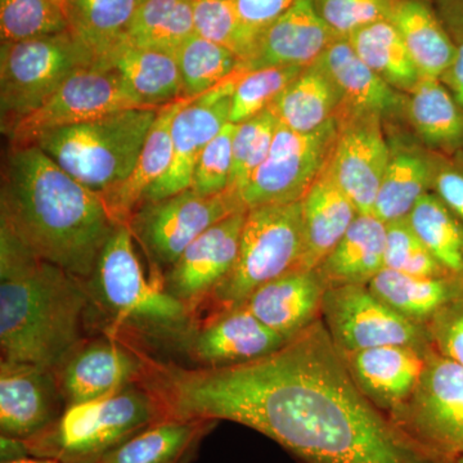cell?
<instances>
[{"mask_svg":"<svg viewBox=\"0 0 463 463\" xmlns=\"http://www.w3.org/2000/svg\"><path fill=\"white\" fill-rule=\"evenodd\" d=\"M395 0H316L317 11L340 38L389 20Z\"/></svg>","mask_w":463,"mask_h":463,"instance_id":"f6af8a7d","label":"cell"},{"mask_svg":"<svg viewBox=\"0 0 463 463\" xmlns=\"http://www.w3.org/2000/svg\"><path fill=\"white\" fill-rule=\"evenodd\" d=\"M85 279L33 255L0 228L2 361L57 371L84 341Z\"/></svg>","mask_w":463,"mask_h":463,"instance_id":"3957f363","label":"cell"},{"mask_svg":"<svg viewBox=\"0 0 463 463\" xmlns=\"http://www.w3.org/2000/svg\"><path fill=\"white\" fill-rule=\"evenodd\" d=\"M321 319L341 352L403 345L429 349L425 326L399 315L368 286L346 285L326 289Z\"/></svg>","mask_w":463,"mask_h":463,"instance_id":"4fadbf2b","label":"cell"},{"mask_svg":"<svg viewBox=\"0 0 463 463\" xmlns=\"http://www.w3.org/2000/svg\"><path fill=\"white\" fill-rule=\"evenodd\" d=\"M423 449L446 461L463 458V367L434 347L413 394L388 414Z\"/></svg>","mask_w":463,"mask_h":463,"instance_id":"9c48e42d","label":"cell"},{"mask_svg":"<svg viewBox=\"0 0 463 463\" xmlns=\"http://www.w3.org/2000/svg\"><path fill=\"white\" fill-rule=\"evenodd\" d=\"M408 222L447 273L463 281L462 222L432 192L416 203Z\"/></svg>","mask_w":463,"mask_h":463,"instance_id":"8d00e7d4","label":"cell"},{"mask_svg":"<svg viewBox=\"0 0 463 463\" xmlns=\"http://www.w3.org/2000/svg\"><path fill=\"white\" fill-rule=\"evenodd\" d=\"M148 356L127 345L120 337L83 341L56 371L67 405L87 403L142 383Z\"/></svg>","mask_w":463,"mask_h":463,"instance_id":"2e32d148","label":"cell"},{"mask_svg":"<svg viewBox=\"0 0 463 463\" xmlns=\"http://www.w3.org/2000/svg\"><path fill=\"white\" fill-rule=\"evenodd\" d=\"M116 225L99 194L75 181L38 146L8 147L0 228L33 255L87 281Z\"/></svg>","mask_w":463,"mask_h":463,"instance_id":"7a4b0ae2","label":"cell"},{"mask_svg":"<svg viewBox=\"0 0 463 463\" xmlns=\"http://www.w3.org/2000/svg\"><path fill=\"white\" fill-rule=\"evenodd\" d=\"M66 410L56 371L23 362L0 364V431L29 440Z\"/></svg>","mask_w":463,"mask_h":463,"instance_id":"d6986e66","label":"cell"},{"mask_svg":"<svg viewBox=\"0 0 463 463\" xmlns=\"http://www.w3.org/2000/svg\"><path fill=\"white\" fill-rule=\"evenodd\" d=\"M160 109H129L43 134L33 145L75 181L103 194L127 181Z\"/></svg>","mask_w":463,"mask_h":463,"instance_id":"8992f818","label":"cell"},{"mask_svg":"<svg viewBox=\"0 0 463 463\" xmlns=\"http://www.w3.org/2000/svg\"><path fill=\"white\" fill-rule=\"evenodd\" d=\"M156 395L142 383L116 394L67 405L44 431L26 440L30 455L62 463H96L152 423L166 419Z\"/></svg>","mask_w":463,"mask_h":463,"instance_id":"5b68a950","label":"cell"},{"mask_svg":"<svg viewBox=\"0 0 463 463\" xmlns=\"http://www.w3.org/2000/svg\"><path fill=\"white\" fill-rule=\"evenodd\" d=\"M142 0H69V32L90 52L94 63L127 39Z\"/></svg>","mask_w":463,"mask_h":463,"instance_id":"836d02e7","label":"cell"},{"mask_svg":"<svg viewBox=\"0 0 463 463\" xmlns=\"http://www.w3.org/2000/svg\"><path fill=\"white\" fill-rule=\"evenodd\" d=\"M67 30L65 14L52 0H0L2 43L29 41Z\"/></svg>","mask_w":463,"mask_h":463,"instance_id":"60d3db41","label":"cell"},{"mask_svg":"<svg viewBox=\"0 0 463 463\" xmlns=\"http://www.w3.org/2000/svg\"><path fill=\"white\" fill-rule=\"evenodd\" d=\"M457 53L449 69L441 76V83L452 93L453 99L463 109V39H455Z\"/></svg>","mask_w":463,"mask_h":463,"instance_id":"681fc988","label":"cell"},{"mask_svg":"<svg viewBox=\"0 0 463 463\" xmlns=\"http://www.w3.org/2000/svg\"><path fill=\"white\" fill-rule=\"evenodd\" d=\"M32 457L27 448L26 440L23 439L0 437V459L2 462L17 461V459Z\"/></svg>","mask_w":463,"mask_h":463,"instance_id":"816d5d0a","label":"cell"},{"mask_svg":"<svg viewBox=\"0 0 463 463\" xmlns=\"http://www.w3.org/2000/svg\"><path fill=\"white\" fill-rule=\"evenodd\" d=\"M234 129L236 124L228 123L203 148L192 175L191 188L197 194L215 196L230 188Z\"/></svg>","mask_w":463,"mask_h":463,"instance_id":"ee69618b","label":"cell"},{"mask_svg":"<svg viewBox=\"0 0 463 463\" xmlns=\"http://www.w3.org/2000/svg\"><path fill=\"white\" fill-rule=\"evenodd\" d=\"M386 224L373 214H358L327 258L316 268L326 288L368 286L385 269Z\"/></svg>","mask_w":463,"mask_h":463,"instance_id":"4316f807","label":"cell"},{"mask_svg":"<svg viewBox=\"0 0 463 463\" xmlns=\"http://www.w3.org/2000/svg\"><path fill=\"white\" fill-rule=\"evenodd\" d=\"M337 120L339 137L330 163L332 174L359 214H373L390 158L383 118L343 109Z\"/></svg>","mask_w":463,"mask_h":463,"instance_id":"e0dca14e","label":"cell"},{"mask_svg":"<svg viewBox=\"0 0 463 463\" xmlns=\"http://www.w3.org/2000/svg\"><path fill=\"white\" fill-rule=\"evenodd\" d=\"M2 463H62L51 458H39V457H26V458L17 459V461L2 462Z\"/></svg>","mask_w":463,"mask_h":463,"instance_id":"f5cc1de1","label":"cell"},{"mask_svg":"<svg viewBox=\"0 0 463 463\" xmlns=\"http://www.w3.org/2000/svg\"><path fill=\"white\" fill-rule=\"evenodd\" d=\"M191 100L182 99L158 109L141 155L127 181L114 190L100 194L109 214L116 224H128L141 206L146 194L167 172L172 163V124L179 109Z\"/></svg>","mask_w":463,"mask_h":463,"instance_id":"d4e9b609","label":"cell"},{"mask_svg":"<svg viewBox=\"0 0 463 463\" xmlns=\"http://www.w3.org/2000/svg\"><path fill=\"white\" fill-rule=\"evenodd\" d=\"M437 154L403 145L390 143V158L376 203L373 215L388 224L407 219L416 203L431 192Z\"/></svg>","mask_w":463,"mask_h":463,"instance_id":"f546056e","label":"cell"},{"mask_svg":"<svg viewBox=\"0 0 463 463\" xmlns=\"http://www.w3.org/2000/svg\"><path fill=\"white\" fill-rule=\"evenodd\" d=\"M389 21L397 27L423 79H439L455 61L457 44L425 0H395Z\"/></svg>","mask_w":463,"mask_h":463,"instance_id":"f1b7e54d","label":"cell"},{"mask_svg":"<svg viewBox=\"0 0 463 463\" xmlns=\"http://www.w3.org/2000/svg\"><path fill=\"white\" fill-rule=\"evenodd\" d=\"M148 362L142 383L167 417L248 426L300 463H453L414 443L365 397L322 319L249 364Z\"/></svg>","mask_w":463,"mask_h":463,"instance_id":"6da1fadb","label":"cell"},{"mask_svg":"<svg viewBox=\"0 0 463 463\" xmlns=\"http://www.w3.org/2000/svg\"><path fill=\"white\" fill-rule=\"evenodd\" d=\"M440 17L453 39H463V0H438Z\"/></svg>","mask_w":463,"mask_h":463,"instance_id":"f907efd6","label":"cell"},{"mask_svg":"<svg viewBox=\"0 0 463 463\" xmlns=\"http://www.w3.org/2000/svg\"><path fill=\"white\" fill-rule=\"evenodd\" d=\"M52 2L54 3V5H57L58 7L62 9L63 14H65V9L67 3H69V0H52Z\"/></svg>","mask_w":463,"mask_h":463,"instance_id":"db71d44e","label":"cell"},{"mask_svg":"<svg viewBox=\"0 0 463 463\" xmlns=\"http://www.w3.org/2000/svg\"><path fill=\"white\" fill-rule=\"evenodd\" d=\"M368 288L399 315L421 326L463 295V281L456 277L408 276L388 268L381 270Z\"/></svg>","mask_w":463,"mask_h":463,"instance_id":"d6a6232c","label":"cell"},{"mask_svg":"<svg viewBox=\"0 0 463 463\" xmlns=\"http://www.w3.org/2000/svg\"><path fill=\"white\" fill-rule=\"evenodd\" d=\"M176 340L200 367L212 368L249 364L288 343L243 306L214 310L203 321L194 319Z\"/></svg>","mask_w":463,"mask_h":463,"instance_id":"ac0fdd59","label":"cell"},{"mask_svg":"<svg viewBox=\"0 0 463 463\" xmlns=\"http://www.w3.org/2000/svg\"><path fill=\"white\" fill-rule=\"evenodd\" d=\"M457 463H463V458H462V459H459V461H458V462H457Z\"/></svg>","mask_w":463,"mask_h":463,"instance_id":"11a10c76","label":"cell"},{"mask_svg":"<svg viewBox=\"0 0 463 463\" xmlns=\"http://www.w3.org/2000/svg\"><path fill=\"white\" fill-rule=\"evenodd\" d=\"M94 65L90 51L71 33L2 43L0 127L8 133L41 108L70 76Z\"/></svg>","mask_w":463,"mask_h":463,"instance_id":"ba28073f","label":"cell"},{"mask_svg":"<svg viewBox=\"0 0 463 463\" xmlns=\"http://www.w3.org/2000/svg\"><path fill=\"white\" fill-rule=\"evenodd\" d=\"M404 112L426 148L463 156V109L441 80L421 78L408 93Z\"/></svg>","mask_w":463,"mask_h":463,"instance_id":"83f0119b","label":"cell"},{"mask_svg":"<svg viewBox=\"0 0 463 463\" xmlns=\"http://www.w3.org/2000/svg\"><path fill=\"white\" fill-rule=\"evenodd\" d=\"M194 33L231 51L240 62L254 53L259 33L246 25L233 0H194Z\"/></svg>","mask_w":463,"mask_h":463,"instance_id":"f35d334b","label":"cell"},{"mask_svg":"<svg viewBox=\"0 0 463 463\" xmlns=\"http://www.w3.org/2000/svg\"><path fill=\"white\" fill-rule=\"evenodd\" d=\"M303 255V203L252 207L246 213L239 255L215 289L213 309L243 306L265 283L297 269Z\"/></svg>","mask_w":463,"mask_h":463,"instance_id":"52a82bcc","label":"cell"},{"mask_svg":"<svg viewBox=\"0 0 463 463\" xmlns=\"http://www.w3.org/2000/svg\"><path fill=\"white\" fill-rule=\"evenodd\" d=\"M129 109H145L115 70L87 67L61 85L8 133V147L33 145L43 134Z\"/></svg>","mask_w":463,"mask_h":463,"instance_id":"7c38bea8","label":"cell"},{"mask_svg":"<svg viewBox=\"0 0 463 463\" xmlns=\"http://www.w3.org/2000/svg\"><path fill=\"white\" fill-rule=\"evenodd\" d=\"M216 422L166 417L128 439L96 463H188Z\"/></svg>","mask_w":463,"mask_h":463,"instance_id":"1f68e13d","label":"cell"},{"mask_svg":"<svg viewBox=\"0 0 463 463\" xmlns=\"http://www.w3.org/2000/svg\"><path fill=\"white\" fill-rule=\"evenodd\" d=\"M246 213L227 216L203 232L163 274L164 288L194 319L236 263Z\"/></svg>","mask_w":463,"mask_h":463,"instance_id":"5bb4252c","label":"cell"},{"mask_svg":"<svg viewBox=\"0 0 463 463\" xmlns=\"http://www.w3.org/2000/svg\"><path fill=\"white\" fill-rule=\"evenodd\" d=\"M277 127L279 121L270 109L236 124L232 141V172L228 191L237 194L263 164L269 154Z\"/></svg>","mask_w":463,"mask_h":463,"instance_id":"b9f144b4","label":"cell"},{"mask_svg":"<svg viewBox=\"0 0 463 463\" xmlns=\"http://www.w3.org/2000/svg\"><path fill=\"white\" fill-rule=\"evenodd\" d=\"M431 192L463 223V156L437 155Z\"/></svg>","mask_w":463,"mask_h":463,"instance_id":"7dc6e473","label":"cell"},{"mask_svg":"<svg viewBox=\"0 0 463 463\" xmlns=\"http://www.w3.org/2000/svg\"><path fill=\"white\" fill-rule=\"evenodd\" d=\"M243 210L233 192L203 196L188 188L166 199L142 203L128 225L154 268L166 272L203 232Z\"/></svg>","mask_w":463,"mask_h":463,"instance_id":"8fae6325","label":"cell"},{"mask_svg":"<svg viewBox=\"0 0 463 463\" xmlns=\"http://www.w3.org/2000/svg\"><path fill=\"white\" fill-rule=\"evenodd\" d=\"M346 39L365 65L401 93H410L421 80V75L392 21L371 24L350 33Z\"/></svg>","mask_w":463,"mask_h":463,"instance_id":"e575fe53","label":"cell"},{"mask_svg":"<svg viewBox=\"0 0 463 463\" xmlns=\"http://www.w3.org/2000/svg\"><path fill=\"white\" fill-rule=\"evenodd\" d=\"M94 65L115 70L143 108L161 109L183 99L175 54L138 47L125 39Z\"/></svg>","mask_w":463,"mask_h":463,"instance_id":"484cf974","label":"cell"},{"mask_svg":"<svg viewBox=\"0 0 463 463\" xmlns=\"http://www.w3.org/2000/svg\"><path fill=\"white\" fill-rule=\"evenodd\" d=\"M318 62L341 91V111L376 115L383 120L405 111L407 97L365 65L346 38H337L332 43Z\"/></svg>","mask_w":463,"mask_h":463,"instance_id":"603a6c76","label":"cell"},{"mask_svg":"<svg viewBox=\"0 0 463 463\" xmlns=\"http://www.w3.org/2000/svg\"><path fill=\"white\" fill-rule=\"evenodd\" d=\"M385 268L416 277L450 276L407 219L386 224Z\"/></svg>","mask_w":463,"mask_h":463,"instance_id":"7bdbcfd3","label":"cell"},{"mask_svg":"<svg viewBox=\"0 0 463 463\" xmlns=\"http://www.w3.org/2000/svg\"><path fill=\"white\" fill-rule=\"evenodd\" d=\"M239 75L237 70L214 90L188 100L179 109L172 124V163L149 188L142 203L166 199L191 188L194 166L203 148L230 123L232 94Z\"/></svg>","mask_w":463,"mask_h":463,"instance_id":"9a60e30c","label":"cell"},{"mask_svg":"<svg viewBox=\"0 0 463 463\" xmlns=\"http://www.w3.org/2000/svg\"><path fill=\"white\" fill-rule=\"evenodd\" d=\"M326 288L317 269H297L265 283L243 307L289 341L321 319Z\"/></svg>","mask_w":463,"mask_h":463,"instance_id":"7402d4cb","label":"cell"},{"mask_svg":"<svg viewBox=\"0 0 463 463\" xmlns=\"http://www.w3.org/2000/svg\"><path fill=\"white\" fill-rule=\"evenodd\" d=\"M269 109L282 127L312 133L337 118L343 109V96L334 79L317 61L300 72Z\"/></svg>","mask_w":463,"mask_h":463,"instance_id":"4dcf8cb0","label":"cell"},{"mask_svg":"<svg viewBox=\"0 0 463 463\" xmlns=\"http://www.w3.org/2000/svg\"><path fill=\"white\" fill-rule=\"evenodd\" d=\"M425 327L439 354L463 367V295L441 307Z\"/></svg>","mask_w":463,"mask_h":463,"instance_id":"bcb514c9","label":"cell"},{"mask_svg":"<svg viewBox=\"0 0 463 463\" xmlns=\"http://www.w3.org/2000/svg\"><path fill=\"white\" fill-rule=\"evenodd\" d=\"M428 350L388 345L340 353L356 386L389 414L413 394L421 379Z\"/></svg>","mask_w":463,"mask_h":463,"instance_id":"44dd1931","label":"cell"},{"mask_svg":"<svg viewBox=\"0 0 463 463\" xmlns=\"http://www.w3.org/2000/svg\"><path fill=\"white\" fill-rule=\"evenodd\" d=\"M134 242L129 225H116L85 281L90 309L99 310L109 322L106 335L118 336L125 327L178 339L194 318L164 288L163 274L146 276Z\"/></svg>","mask_w":463,"mask_h":463,"instance_id":"277c9868","label":"cell"},{"mask_svg":"<svg viewBox=\"0 0 463 463\" xmlns=\"http://www.w3.org/2000/svg\"><path fill=\"white\" fill-rule=\"evenodd\" d=\"M304 69L282 66L240 71L232 94L230 123H243L269 109Z\"/></svg>","mask_w":463,"mask_h":463,"instance_id":"ab89813d","label":"cell"},{"mask_svg":"<svg viewBox=\"0 0 463 463\" xmlns=\"http://www.w3.org/2000/svg\"><path fill=\"white\" fill-rule=\"evenodd\" d=\"M183 99H194L230 79L240 60L231 51L194 33L176 51Z\"/></svg>","mask_w":463,"mask_h":463,"instance_id":"74e56055","label":"cell"},{"mask_svg":"<svg viewBox=\"0 0 463 463\" xmlns=\"http://www.w3.org/2000/svg\"><path fill=\"white\" fill-rule=\"evenodd\" d=\"M339 137V120L312 133H298L279 124L269 154L239 192L246 210L298 203L306 197L330 164Z\"/></svg>","mask_w":463,"mask_h":463,"instance_id":"30bf717a","label":"cell"},{"mask_svg":"<svg viewBox=\"0 0 463 463\" xmlns=\"http://www.w3.org/2000/svg\"><path fill=\"white\" fill-rule=\"evenodd\" d=\"M194 33V0H142L127 41L148 50L175 54Z\"/></svg>","mask_w":463,"mask_h":463,"instance_id":"d590c367","label":"cell"},{"mask_svg":"<svg viewBox=\"0 0 463 463\" xmlns=\"http://www.w3.org/2000/svg\"><path fill=\"white\" fill-rule=\"evenodd\" d=\"M331 163V161H330ZM303 255L298 269H316L349 230L359 212L341 190L330 164L303 200Z\"/></svg>","mask_w":463,"mask_h":463,"instance_id":"cb8c5ba5","label":"cell"},{"mask_svg":"<svg viewBox=\"0 0 463 463\" xmlns=\"http://www.w3.org/2000/svg\"><path fill=\"white\" fill-rule=\"evenodd\" d=\"M337 38L340 36L319 16L316 0H295L260 33L254 53L240 63L239 70L249 72L264 67L310 66Z\"/></svg>","mask_w":463,"mask_h":463,"instance_id":"ffe728a7","label":"cell"},{"mask_svg":"<svg viewBox=\"0 0 463 463\" xmlns=\"http://www.w3.org/2000/svg\"><path fill=\"white\" fill-rule=\"evenodd\" d=\"M294 2L295 0H233L246 25L251 27L259 35L285 14Z\"/></svg>","mask_w":463,"mask_h":463,"instance_id":"c3c4849f","label":"cell"}]
</instances>
